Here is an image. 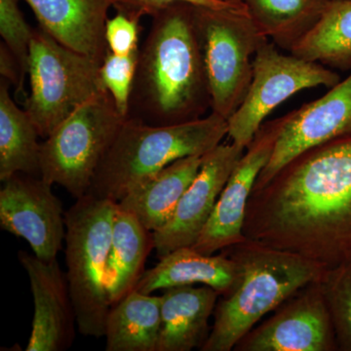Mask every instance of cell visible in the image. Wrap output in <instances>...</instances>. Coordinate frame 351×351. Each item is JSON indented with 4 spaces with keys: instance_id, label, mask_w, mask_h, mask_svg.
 Listing matches in <instances>:
<instances>
[{
    "instance_id": "obj_19",
    "label": "cell",
    "mask_w": 351,
    "mask_h": 351,
    "mask_svg": "<svg viewBox=\"0 0 351 351\" xmlns=\"http://www.w3.org/2000/svg\"><path fill=\"white\" fill-rule=\"evenodd\" d=\"M203 156L184 157L166 166L132 189L119 201V207L133 215L149 232L160 230L195 180Z\"/></svg>"
},
{
    "instance_id": "obj_13",
    "label": "cell",
    "mask_w": 351,
    "mask_h": 351,
    "mask_svg": "<svg viewBox=\"0 0 351 351\" xmlns=\"http://www.w3.org/2000/svg\"><path fill=\"white\" fill-rule=\"evenodd\" d=\"M280 129V117L263 124L221 191L213 213L193 248L213 255L243 241L245 215L258 175L269 162Z\"/></svg>"
},
{
    "instance_id": "obj_1",
    "label": "cell",
    "mask_w": 351,
    "mask_h": 351,
    "mask_svg": "<svg viewBox=\"0 0 351 351\" xmlns=\"http://www.w3.org/2000/svg\"><path fill=\"white\" fill-rule=\"evenodd\" d=\"M243 232L325 269L351 261V136L306 149L253 191Z\"/></svg>"
},
{
    "instance_id": "obj_17",
    "label": "cell",
    "mask_w": 351,
    "mask_h": 351,
    "mask_svg": "<svg viewBox=\"0 0 351 351\" xmlns=\"http://www.w3.org/2000/svg\"><path fill=\"white\" fill-rule=\"evenodd\" d=\"M219 294L203 285L165 289L161 295V324L156 351H191L206 341L209 319Z\"/></svg>"
},
{
    "instance_id": "obj_20",
    "label": "cell",
    "mask_w": 351,
    "mask_h": 351,
    "mask_svg": "<svg viewBox=\"0 0 351 351\" xmlns=\"http://www.w3.org/2000/svg\"><path fill=\"white\" fill-rule=\"evenodd\" d=\"M152 249L154 233L117 203L105 274L110 306L135 289L145 271V262Z\"/></svg>"
},
{
    "instance_id": "obj_22",
    "label": "cell",
    "mask_w": 351,
    "mask_h": 351,
    "mask_svg": "<svg viewBox=\"0 0 351 351\" xmlns=\"http://www.w3.org/2000/svg\"><path fill=\"white\" fill-rule=\"evenodd\" d=\"M10 83L0 82V181L16 174L41 177L39 134L25 110L11 98Z\"/></svg>"
},
{
    "instance_id": "obj_6",
    "label": "cell",
    "mask_w": 351,
    "mask_h": 351,
    "mask_svg": "<svg viewBox=\"0 0 351 351\" xmlns=\"http://www.w3.org/2000/svg\"><path fill=\"white\" fill-rule=\"evenodd\" d=\"M100 66L40 27L34 29L27 69L31 93L24 107L39 137L47 138L87 101L108 93L101 80Z\"/></svg>"
},
{
    "instance_id": "obj_15",
    "label": "cell",
    "mask_w": 351,
    "mask_h": 351,
    "mask_svg": "<svg viewBox=\"0 0 351 351\" xmlns=\"http://www.w3.org/2000/svg\"><path fill=\"white\" fill-rule=\"evenodd\" d=\"M34 298V313L27 351H63L73 346L77 318L66 276L57 258L45 262L20 251Z\"/></svg>"
},
{
    "instance_id": "obj_4",
    "label": "cell",
    "mask_w": 351,
    "mask_h": 351,
    "mask_svg": "<svg viewBox=\"0 0 351 351\" xmlns=\"http://www.w3.org/2000/svg\"><path fill=\"white\" fill-rule=\"evenodd\" d=\"M228 136V120L216 113L154 126L127 117L90 186L87 195L119 203L137 184L178 159L203 156Z\"/></svg>"
},
{
    "instance_id": "obj_14",
    "label": "cell",
    "mask_w": 351,
    "mask_h": 351,
    "mask_svg": "<svg viewBox=\"0 0 351 351\" xmlns=\"http://www.w3.org/2000/svg\"><path fill=\"white\" fill-rule=\"evenodd\" d=\"M246 149L230 143L219 144L203 156L202 164L166 225L154 233L157 257L193 247L213 213L228 178Z\"/></svg>"
},
{
    "instance_id": "obj_12",
    "label": "cell",
    "mask_w": 351,
    "mask_h": 351,
    "mask_svg": "<svg viewBox=\"0 0 351 351\" xmlns=\"http://www.w3.org/2000/svg\"><path fill=\"white\" fill-rule=\"evenodd\" d=\"M351 136V73L319 99L280 117L269 162L253 191L263 188L289 161L315 145Z\"/></svg>"
},
{
    "instance_id": "obj_10",
    "label": "cell",
    "mask_w": 351,
    "mask_h": 351,
    "mask_svg": "<svg viewBox=\"0 0 351 351\" xmlns=\"http://www.w3.org/2000/svg\"><path fill=\"white\" fill-rule=\"evenodd\" d=\"M233 350H339L320 281L291 295L270 317L245 335Z\"/></svg>"
},
{
    "instance_id": "obj_25",
    "label": "cell",
    "mask_w": 351,
    "mask_h": 351,
    "mask_svg": "<svg viewBox=\"0 0 351 351\" xmlns=\"http://www.w3.org/2000/svg\"><path fill=\"white\" fill-rule=\"evenodd\" d=\"M320 285L339 350L351 351V261L325 270Z\"/></svg>"
},
{
    "instance_id": "obj_18",
    "label": "cell",
    "mask_w": 351,
    "mask_h": 351,
    "mask_svg": "<svg viewBox=\"0 0 351 351\" xmlns=\"http://www.w3.org/2000/svg\"><path fill=\"white\" fill-rule=\"evenodd\" d=\"M237 272V265L223 252L206 255L193 247H182L159 258L156 267L145 270L134 290L152 294L168 288L202 284L223 295L232 289Z\"/></svg>"
},
{
    "instance_id": "obj_28",
    "label": "cell",
    "mask_w": 351,
    "mask_h": 351,
    "mask_svg": "<svg viewBox=\"0 0 351 351\" xmlns=\"http://www.w3.org/2000/svg\"><path fill=\"white\" fill-rule=\"evenodd\" d=\"M106 25V40L110 52L120 56L138 52L140 19L123 11L117 10Z\"/></svg>"
},
{
    "instance_id": "obj_27",
    "label": "cell",
    "mask_w": 351,
    "mask_h": 351,
    "mask_svg": "<svg viewBox=\"0 0 351 351\" xmlns=\"http://www.w3.org/2000/svg\"><path fill=\"white\" fill-rule=\"evenodd\" d=\"M140 52V51H138ZM138 52L120 56L108 50L100 66V76L104 87L112 96L120 114L128 117L129 107L136 73Z\"/></svg>"
},
{
    "instance_id": "obj_29",
    "label": "cell",
    "mask_w": 351,
    "mask_h": 351,
    "mask_svg": "<svg viewBox=\"0 0 351 351\" xmlns=\"http://www.w3.org/2000/svg\"><path fill=\"white\" fill-rule=\"evenodd\" d=\"M178 3L226 10H248L240 0H117L114 8L136 17L154 16L159 11Z\"/></svg>"
},
{
    "instance_id": "obj_23",
    "label": "cell",
    "mask_w": 351,
    "mask_h": 351,
    "mask_svg": "<svg viewBox=\"0 0 351 351\" xmlns=\"http://www.w3.org/2000/svg\"><path fill=\"white\" fill-rule=\"evenodd\" d=\"M258 31L290 52L315 25L330 0H241Z\"/></svg>"
},
{
    "instance_id": "obj_5",
    "label": "cell",
    "mask_w": 351,
    "mask_h": 351,
    "mask_svg": "<svg viewBox=\"0 0 351 351\" xmlns=\"http://www.w3.org/2000/svg\"><path fill=\"white\" fill-rule=\"evenodd\" d=\"M117 203L85 195L66 215V280L80 334L101 338L110 306L105 284Z\"/></svg>"
},
{
    "instance_id": "obj_11",
    "label": "cell",
    "mask_w": 351,
    "mask_h": 351,
    "mask_svg": "<svg viewBox=\"0 0 351 351\" xmlns=\"http://www.w3.org/2000/svg\"><path fill=\"white\" fill-rule=\"evenodd\" d=\"M0 191V226L25 239L40 260L57 258L66 237L63 204L41 177L16 174Z\"/></svg>"
},
{
    "instance_id": "obj_21",
    "label": "cell",
    "mask_w": 351,
    "mask_h": 351,
    "mask_svg": "<svg viewBox=\"0 0 351 351\" xmlns=\"http://www.w3.org/2000/svg\"><path fill=\"white\" fill-rule=\"evenodd\" d=\"M161 324V295L131 291L108 311L106 350L156 351Z\"/></svg>"
},
{
    "instance_id": "obj_2",
    "label": "cell",
    "mask_w": 351,
    "mask_h": 351,
    "mask_svg": "<svg viewBox=\"0 0 351 351\" xmlns=\"http://www.w3.org/2000/svg\"><path fill=\"white\" fill-rule=\"evenodd\" d=\"M211 108L193 5L178 3L152 16L140 48L128 117L154 126L201 119Z\"/></svg>"
},
{
    "instance_id": "obj_7",
    "label": "cell",
    "mask_w": 351,
    "mask_h": 351,
    "mask_svg": "<svg viewBox=\"0 0 351 351\" xmlns=\"http://www.w3.org/2000/svg\"><path fill=\"white\" fill-rule=\"evenodd\" d=\"M212 112L226 120L237 112L248 91L256 52L267 38L248 10L193 6Z\"/></svg>"
},
{
    "instance_id": "obj_16",
    "label": "cell",
    "mask_w": 351,
    "mask_h": 351,
    "mask_svg": "<svg viewBox=\"0 0 351 351\" xmlns=\"http://www.w3.org/2000/svg\"><path fill=\"white\" fill-rule=\"evenodd\" d=\"M39 27L69 49L99 64L108 52L106 25L117 0H24Z\"/></svg>"
},
{
    "instance_id": "obj_26",
    "label": "cell",
    "mask_w": 351,
    "mask_h": 351,
    "mask_svg": "<svg viewBox=\"0 0 351 351\" xmlns=\"http://www.w3.org/2000/svg\"><path fill=\"white\" fill-rule=\"evenodd\" d=\"M19 2L20 0H0V36L2 43L17 60L21 82L24 87L34 29H32L25 21Z\"/></svg>"
},
{
    "instance_id": "obj_8",
    "label": "cell",
    "mask_w": 351,
    "mask_h": 351,
    "mask_svg": "<svg viewBox=\"0 0 351 351\" xmlns=\"http://www.w3.org/2000/svg\"><path fill=\"white\" fill-rule=\"evenodd\" d=\"M126 119L108 93L87 101L41 143V178L61 186L75 199L87 195Z\"/></svg>"
},
{
    "instance_id": "obj_24",
    "label": "cell",
    "mask_w": 351,
    "mask_h": 351,
    "mask_svg": "<svg viewBox=\"0 0 351 351\" xmlns=\"http://www.w3.org/2000/svg\"><path fill=\"white\" fill-rule=\"evenodd\" d=\"M290 53L327 68L351 69V0H330L318 22Z\"/></svg>"
},
{
    "instance_id": "obj_30",
    "label": "cell",
    "mask_w": 351,
    "mask_h": 351,
    "mask_svg": "<svg viewBox=\"0 0 351 351\" xmlns=\"http://www.w3.org/2000/svg\"><path fill=\"white\" fill-rule=\"evenodd\" d=\"M0 75L1 78L7 80L10 84L15 85V95L18 99L25 101L27 94L25 88L21 82V73L17 60L14 57L11 51L6 47L5 44H0Z\"/></svg>"
},
{
    "instance_id": "obj_3",
    "label": "cell",
    "mask_w": 351,
    "mask_h": 351,
    "mask_svg": "<svg viewBox=\"0 0 351 351\" xmlns=\"http://www.w3.org/2000/svg\"><path fill=\"white\" fill-rule=\"evenodd\" d=\"M237 265V279L219 295L214 323L201 351H230L291 295L320 281L324 267L290 252L246 239L221 250Z\"/></svg>"
},
{
    "instance_id": "obj_31",
    "label": "cell",
    "mask_w": 351,
    "mask_h": 351,
    "mask_svg": "<svg viewBox=\"0 0 351 351\" xmlns=\"http://www.w3.org/2000/svg\"><path fill=\"white\" fill-rule=\"evenodd\" d=\"M240 1H241V0H240Z\"/></svg>"
},
{
    "instance_id": "obj_9",
    "label": "cell",
    "mask_w": 351,
    "mask_h": 351,
    "mask_svg": "<svg viewBox=\"0 0 351 351\" xmlns=\"http://www.w3.org/2000/svg\"><path fill=\"white\" fill-rule=\"evenodd\" d=\"M338 73L316 62L285 55L267 39L253 61V75L244 100L228 119V136L233 144L249 147L265 119L277 107L302 90L331 88Z\"/></svg>"
}]
</instances>
